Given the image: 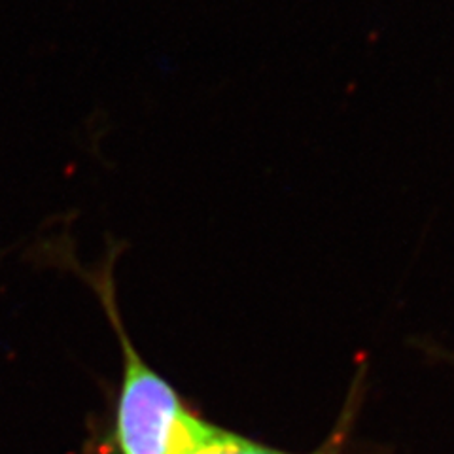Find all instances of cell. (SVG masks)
Returning a JSON list of instances; mask_svg holds the SVG:
<instances>
[{
	"mask_svg": "<svg viewBox=\"0 0 454 454\" xmlns=\"http://www.w3.org/2000/svg\"><path fill=\"white\" fill-rule=\"evenodd\" d=\"M91 284L118 332L123 354V379L108 439L112 454H180L205 420L184 405L170 382L133 347L116 307L110 271L91 278Z\"/></svg>",
	"mask_w": 454,
	"mask_h": 454,
	"instance_id": "1",
	"label": "cell"
},
{
	"mask_svg": "<svg viewBox=\"0 0 454 454\" xmlns=\"http://www.w3.org/2000/svg\"><path fill=\"white\" fill-rule=\"evenodd\" d=\"M180 454H288L273 447L252 442L248 437L237 435L218 428L215 424L203 422L192 443Z\"/></svg>",
	"mask_w": 454,
	"mask_h": 454,
	"instance_id": "2",
	"label": "cell"
},
{
	"mask_svg": "<svg viewBox=\"0 0 454 454\" xmlns=\"http://www.w3.org/2000/svg\"><path fill=\"white\" fill-rule=\"evenodd\" d=\"M347 426H348V413L345 415L343 420L339 422L335 434L328 439V442H325L317 452H312V454H340V450H343L345 437H347V435H345Z\"/></svg>",
	"mask_w": 454,
	"mask_h": 454,
	"instance_id": "3",
	"label": "cell"
}]
</instances>
